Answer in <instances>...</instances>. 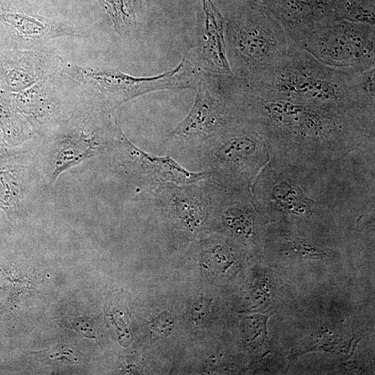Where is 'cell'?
<instances>
[{
	"label": "cell",
	"mask_w": 375,
	"mask_h": 375,
	"mask_svg": "<svg viewBox=\"0 0 375 375\" xmlns=\"http://www.w3.org/2000/svg\"><path fill=\"white\" fill-rule=\"evenodd\" d=\"M252 91L247 90V117L259 128L273 160L294 167L318 168L374 141V127L362 117Z\"/></svg>",
	"instance_id": "obj_1"
},
{
	"label": "cell",
	"mask_w": 375,
	"mask_h": 375,
	"mask_svg": "<svg viewBox=\"0 0 375 375\" xmlns=\"http://www.w3.org/2000/svg\"><path fill=\"white\" fill-rule=\"evenodd\" d=\"M224 21L226 56L236 77L256 76L295 47L284 26L263 3Z\"/></svg>",
	"instance_id": "obj_2"
},
{
	"label": "cell",
	"mask_w": 375,
	"mask_h": 375,
	"mask_svg": "<svg viewBox=\"0 0 375 375\" xmlns=\"http://www.w3.org/2000/svg\"><path fill=\"white\" fill-rule=\"evenodd\" d=\"M62 71L77 85L84 101L108 111L149 92L194 88L197 74L183 58L156 76L136 77L117 69L65 64Z\"/></svg>",
	"instance_id": "obj_3"
},
{
	"label": "cell",
	"mask_w": 375,
	"mask_h": 375,
	"mask_svg": "<svg viewBox=\"0 0 375 375\" xmlns=\"http://www.w3.org/2000/svg\"><path fill=\"white\" fill-rule=\"evenodd\" d=\"M51 128L53 134L47 156L51 183L104 149L115 147L123 134L110 111L87 103Z\"/></svg>",
	"instance_id": "obj_4"
},
{
	"label": "cell",
	"mask_w": 375,
	"mask_h": 375,
	"mask_svg": "<svg viewBox=\"0 0 375 375\" xmlns=\"http://www.w3.org/2000/svg\"><path fill=\"white\" fill-rule=\"evenodd\" d=\"M194 88V106L169 134V140H206L247 119V93L242 78L210 72L199 74Z\"/></svg>",
	"instance_id": "obj_5"
},
{
	"label": "cell",
	"mask_w": 375,
	"mask_h": 375,
	"mask_svg": "<svg viewBox=\"0 0 375 375\" xmlns=\"http://www.w3.org/2000/svg\"><path fill=\"white\" fill-rule=\"evenodd\" d=\"M294 44L320 62L359 72L375 67V26L338 19L288 34Z\"/></svg>",
	"instance_id": "obj_6"
},
{
	"label": "cell",
	"mask_w": 375,
	"mask_h": 375,
	"mask_svg": "<svg viewBox=\"0 0 375 375\" xmlns=\"http://www.w3.org/2000/svg\"><path fill=\"white\" fill-rule=\"evenodd\" d=\"M209 139L210 174L226 189L250 191L270 160L258 126L244 119Z\"/></svg>",
	"instance_id": "obj_7"
},
{
	"label": "cell",
	"mask_w": 375,
	"mask_h": 375,
	"mask_svg": "<svg viewBox=\"0 0 375 375\" xmlns=\"http://www.w3.org/2000/svg\"><path fill=\"white\" fill-rule=\"evenodd\" d=\"M0 22L14 47L32 49L63 37H81L85 30L69 22L41 15L24 0H0Z\"/></svg>",
	"instance_id": "obj_8"
},
{
	"label": "cell",
	"mask_w": 375,
	"mask_h": 375,
	"mask_svg": "<svg viewBox=\"0 0 375 375\" xmlns=\"http://www.w3.org/2000/svg\"><path fill=\"white\" fill-rule=\"evenodd\" d=\"M78 91L76 83L61 71L12 95L17 107L36 132L51 128L74 112L76 108H69V96Z\"/></svg>",
	"instance_id": "obj_9"
},
{
	"label": "cell",
	"mask_w": 375,
	"mask_h": 375,
	"mask_svg": "<svg viewBox=\"0 0 375 375\" xmlns=\"http://www.w3.org/2000/svg\"><path fill=\"white\" fill-rule=\"evenodd\" d=\"M65 62L47 44L32 48L12 47L0 53V89L16 93L60 73Z\"/></svg>",
	"instance_id": "obj_10"
},
{
	"label": "cell",
	"mask_w": 375,
	"mask_h": 375,
	"mask_svg": "<svg viewBox=\"0 0 375 375\" xmlns=\"http://www.w3.org/2000/svg\"><path fill=\"white\" fill-rule=\"evenodd\" d=\"M116 147L122 154L126 167L153 183L171 182L189 184L205 178L209 172L185 169L170 156H156L135 146L123 133Z\"/></svg>",
	"instance_id": "obj_11"
},
{
	"label": "cell",
	"mask_w": 375,
	"mask_h": 375,
	"mask_svg": "<svg viewBox=\"0 0 375 375\" xmlns=\"http://www.w3.org/2000/svg\"><path fill=\"white\" fill-rule=\"evenodd\" d=\"M262 3L288 34L340 19L336 0H264Z\"/></svg>",
	"instance_id": "obj_12"
},
{
	"label": "cell",
	"mask_w": 375,
	"mask_h": 375,
	"mask_svg": "<svg viewBox=\"0 0 375 375\" xmlns=\"http://www.w3.org/2000/svg\"><path fill=\"white\" fill-rule=\"evenodd\" d=\"M206 12L204 57L210 72L233 75L229 65L224 38V19L211 0H203Z\"/></svg>",
	"instance_id": "obj_13"
},
{
	"label": "cell",
	"mask_w": 375,
	"mask_h": 375,
	"mask_svg": "<svg viewBox=\"0 0 375 375\" xmlns=\"http://www.w3.org/2000/svg\"><path fill=\"white\" fill-rule=\"evenodd\" d=\"M169 195L175 215L190 228H197L205 220L210 206L208 198L194 187H176Z\"/></svg>",
	"instance_id": "obj_14"
},
{
	"label": "cell",
	"mask_w": 375,
	"mask_h": 375,
	"mask_svg": "<svg viewBox=\"0 0 375 375\" xmlns=\"http://www.w3.org/2000/svg\"><path fill=\"white\" fill-rule=\"evenodd\" d=\"M0 130L5 138L11 142L22 141L35 132L17 107L12 93L1 89Z\"/></svg>",
	"instance_id": "obj_15"
},
{
	"label": "cell",
	"mask_w": 375,
	"mask_h": 375,
	"mask_svg": "<svg viewBox=\"0 0 375 375\" xmlns=\"http://www.w3.org/2000/svg\"><path fill=\"white\" fill-rule=\"evenodd\" d=\"M24 175L22 167L0 165V206L8 215L10 210L19 206L24 197Z\"/></svg>",
	"instance_id": "obj_16"
},
{
	"label": "cell",
	"mask_w": 375,
	"mask_h": 375,
	"mask_svg": "<svg viewBox=\"0 0 375 375\" xmlns=\"http://www.w3.org/2000/svg\"><path fill=\"white\" fill-rule=\"evenodd\" d=\"M119 34L130 32L136 25L141 2L137 0H98Z\"/></svg>",
	"instance_id": "obj_17"
},
{
	"label": "cell",
	"mask_w": 375,
	"mask_h": 375,
	"mask_svg": "<svg viewBox=\"0 0 375 375\" xmlns=\"http://www.w3.org/2000/svg\"><path fill=\"white\" fill-rule=\"evenodd\" d=\"M258 1H264V0H258Z\"/></svg>",
	"instance_id": "obj_18"
},
{
	"label": "cell",
	"mask_w": 375,
	"mask_h": 375,
	"mask_svg": "<svg viewBox=\"0 0 375 375\" xmlns=\"http://www.w3.org/2000/svg\"><path fill=\"white\" fill-rule=\"evenodd\" d=\"M138 1H141V0H138Z\"/></svg>",
	"instance_id": "obj_19"
},
{
	"label": "cell",
	"mask_w": 375,
	"mask_h": 375,
	"mask_svg": "<svg viewBox=\"0 0 375 375\" xmlns=\"http://www.w3.org/2000/svg\"><path fill=\"white\" fill-rule=\"evenodd\" d=\"M1 139V138H0Z\"/></svg>",
	"instance_id": "obj_20"
}]
</instances>
